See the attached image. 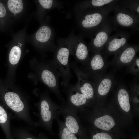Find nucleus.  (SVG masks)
I'll return each mask as SVG.
<instances>
[{"label": "nucleus", "mask_w": 139, "mask_h": 139, "mask_svg": "<svg viewBox=\"0 0 139 139\" xmlns=\"http://www.w3.org/2000/svg\"><path fill=\"white\" fill-rule=\"evenodd\" d=\"M106 58L101 52L94 53L86 64L84 71L96 78L102 76V73L107 66Z\"/></svg>", "instance_id": "9b49d317"}, {"label": "nucleus", "mask_w": 139, "mask_h": 139, "mask_svg": "<svg viewBox=\"0 0 139 139\" xmlns=\"http://www.w3.org/2000/svg\"><path fill=\"white\" fill-rule=\"evenodd\" d=\"M139 49L138 45L128 44L114 55L110 63L117 68L127 66L134 60Z\"/></svg>", "instance_id": "1a4fd4ad"}, {"label": "nucleus", "mask_w": 139, "mask_h": 139, "mask_svg": "<svg viewBox=\"0 0 139 139\" xmlns=\"http://www.w3.org/2000/svg\"><path fill=\"white\" fill-rule=\"evenodd\" d=\"M67 100L64 106L77 114L80 111L82 106L87 103L86 97L81 93L75 84H69L64 87Z\"/></svg>", "instance_id": "0eeeda50"}, {"label": "nucleus", "mask_w": 139, "mask_h": 139, "mask_svg": "<svg viewBox=\"0 0 139 139\" xmlns=\"http://www.w3.org/2000/svg\"><path fill=\"white\" fill-rule=\"evenodd\" d=\"M40 105L42 121L53 135L54 133L52 130L53 121L61 114V105L53 102L47 95L42 96Z\"/></svg>", "instance_id": "423d86ee"}, {"label": "nucleus", "mask_w": 139, "mask_h": 139, "mask_svg": "<svg viewBox=\"0 0 139 139\" xmlns=\"http://www.w3.org/2000/svg\"><path fill=\"white\" fill-rule=\"evenodd\" d=\"M60 110L65 126L71 132L78 136L79 139H81L82 128L77 114L61 105Z\"/></svg>", "instance_id": "f8f14e48"}, {"label": "nucleus", "mask_w": 139, "mask_h": 139, "mask_svg": "<svg viewBox=\"0 0 139 139\" xmlns=\"http://www.w3.org/2000/svg\"><path fill=\"white\" fill-rule=\"evenodd\" d=\"M58 126V136L59 139H79L76 136L71 132L65 126L64 122L57 117L55 119Z\"/></svg>", "instance_id": "a211bd4d"}, {"label": "nucleus", "mask_w": 139, "mask_h": 139, "mask_svg": "<svg viewBox=\"0 0 139 139\" xmlns=\"http://www.w3.org/2000/svg\"><path fill=\"white\" fill-rule=\"evenodd\" d=\"M53 32L49 26H41L37 32L35 38L37 41L43 46H45L46 44L51 43L53 39Z\"/></svg>", "instance_id": "dca6fc26"}, {"label": "nucleus", "mask_w": 139, "mask_h": 139, "mask_svg": "<svg viewBox=\"0 0 139 139\" xmlns=\"http://www.w3.org/2000/svg\"><path fill=\"white\" fill-rule=\"evenodd\" d=\"M117 1L115 4L112 11L114 15L111 18L117 28L118 25L122 27L138 31L139 16L134 12L121 6Z\"/></svg>", "instance_id": "39448f33"}, {"label": "nucleus", "mask_w": 139, "mask_h": 139, "mask_svg": "<svg viewBox=\"0 0 139 139\" xmlns=\"http://www.w3.org/2000/svg\"><path fill=\"white\" fill-rule=\"evenodd\" d=\"M132 33L119 31L110 36L102 50L103 55L106 58L115 55L128 44Z\"/></svg>", "instance_id": "6e6552de"}, {"label": "nucleus", "mask_w": 139, "mask_h": 139, "mask_svg": "<svg viewBox=\"0 0 139 139\" xmlns=\"http://www.w3.org/2000/svg\"><path fill=\"white\" fill-rule=\"evenodd\" d=\"M116 28L111 18L109 17L91 37L88 47L89 51L94 54L101 52L110 37L111 33Z\"/></svg>", "instance_id": "20e7f679"}, {"label": "nucleus", "mask_w": 139, "mask_h": 139, "mask_svg": "<svg viewBox=\"0 0 139 139\" xmlns=\"http://www.w3.org/2000/svg\"><path fill=\"white\" fill-rule=\"evenodd\" d=\"M51 62L59 72L62 79L61 84L64 87L68 85L72 75L69 63L70 55V36L59 41Z\"/></svg>", "instance_id": "7ed1b4c3"}, {"label": "nucleus", "mask_w": 139, "mask_h": 139, "mask_svg": "<svg viewBox=\"0 0 139 139\" xmlns=\"http://www.w3.org/2000/svg\"><path fill=\"white\" fill-rule=\"evenodd\" d=\"M119 104L122 109L126 112L130 109L129 99L128 93L125 89L121 88L119 90L117 94Z\"/></svg>", "instance_id": "6ab92c4d"}, {"label": "nucleus", "mask_w": 139, "mask_h": 139, "mask_svg": "<svg viewBox=\"0 0 139 139\" xmlns=\"http://www.w3.org/2000/svg\"><path fill=\"white\" fill-rule=\"evenodd\" d=\"M95 87H97L98 94L102 96L107 95L114 84L112 76L108 75L99 78H95Z\"/></svg>", "instance_id": "ddd939ff"}, {"label": "nucleus", "mask_w": 139, "mask_h": 139, "mask_svg": "<svg viewBox=\"0 0 139 139\" xmlns=\"http://www.w3.org/2000/svg\"><path fill=\"white\" fill-rule=\"evenodd\" d=\"M117 0H91L82 1L79 3L76 7V11L89 8L102 7L114 3Z\"/></svg>", "instance_id": "2eb2a0df"}, {"label": "nucleus", "mask_w": 139, "mask_h": 139, "mask_svg": "<svg viewBox=\"0 0 139 139\" xmlns=\"http://www.w3.org/2000/svg\"><path fill=\"white\" fill-rule=\"evenodd\" d=\"M6 11L3 5L0 2V18H2L5 16Z\"/></svg>", "instance_id": "a878e982"}, {"label": "nucleus", "mask_w": 139, "mask_h": 139, "mask_svg": "<svg viewBox=\"0 0 139 139\" xmlns=\"http://www.w3.org/2000/svg\"><path fill=\"white\" fill-rule=\"evenodd\" d=\"M5 102L9 107L17 112H20L24 108V105L19 95L14 92H9L5 94L4 97Z\"/></svg>", "instance_id": "4468645a"}, {"label": "nucleus", "mask_w": 139, "mask_h": 139, "mask_svg": "<svg viewBox=\"0 0 139 139\" xmlns=\"http://www.w3.org/2000/svg\"><path fill=\"white\" fill-rule=\"evenodd\" d=\"M94 124L98 128L108 131L114 127L115 123L111 117L108 115H105L95 119Z\"/></svg>", "instance_id": "f3484780"}, {"label": "nucleus", "mask_w": 139, "mask_h": 139, "mask_svg": "<svg viewBox=\"0 0 139 139\" xmlns=\"http://www.w3.org/2000/svg\"><path fill=\"white\" fill-rule=\"evenodd\" d=\"M133 101L135 103H138L139 102V100L136 97H135L133 99Z\"/></svg>", "instance_id": "bb28decb"}, {"label": "nucleus", "mask_w": 139, "mask_h": 139, "mask_svg": "<svg viewBox=\"0 0 139 139\" xmlns=\"http://www.w3.org/2000/svg\"><path fill=\"white\" fill-rule=\"evenodd\" d=\"M8 119L7 113L4 108L0 105V124L4 127Z\"/></svg>", "instance_id": "b1692460"}, {"label": "nucleus", "mask_w": 139, "mask_h": 139, "mask_svg": "<svg viewBox=\"0 0 139 139\" xmlns=\"http://www.w3.org/2000/svg\"><path fill=\"white\" fill-rule=\"evenodd\" d=\"M92 139H112L111 137L108 134L104 133H97L94 135Z\"/></svg>", "instance_id": "393cba45"}, {"label": "nucleus", "mask_w": 139, "mask_h": 139, "mask_svg": "<svg viewBox=\"0 0 139 139\" xmlns=\"http://www.w3.org/2000/svg\"><path fill=\"white\" fill-rule=\"evenodd\" d=\"M26 139H33L31 138H27Z\"/></svg>", "instance_id": "cd10ccee"}, {"label": "nucleus", "mask_w": 139, "mask_h": 139, "mask_svg": "<svg viewBox=\"0 0 139 139\" xmlns=\"http://www.w3.org/2000/svg\"><path fill=\"white\" fill-rule=\"evenodd\" d=\"M127 71L134 75L136 77L139 76V58L136 56L133 61L126 66Z\"/></svg>", "instance_id": "5701e85b"}, {"label": "nucleus", "mask_w": 139, "mask_h": 139, "mask_svg": "<svg viewBox=\"0 0 139 139\" xmlns=\"http://www.w3.org/2000/svg\"><path fill=\"white\" fill-rule=\"evenodd\" d=\"M7 5L10 11L14 14L20 13L23 8V4L22 0H9L7 2Z\"/></svg>", "instance_id": "4be33fe9"}, {"label": "nucleus", "mask_w": 139, "mask_h": 139, "mask_svg": "<svg viewBox=\"0 0 139 139\" xmlns=\"http://www.w3.org/2000/svg\"><path fill=\"white\" fill-rule=\"evenodd\" d=\"M88 47L81 36H70V55L76 60L86 64L90 59Z\"/></svg>", "instance_id": "9d476101"}, {"label": "nucleus", "mask_w": 139, "mask_h": 139, "mask_svg": "<svg viewBox=\"0 0 139 139\" xmlns=\"http://www.w3.org/2000/svg\"><path fill=\"white\" fill-rule=\"evenodd\" d=\"M21 54V50L19 47L14 46L11 49L9 55V61L11 69L15 68L17 65L20 59Z\"/></svg>", "instance_id": "aec40b11"}, {"label": "nucleus", "mask_w": 139, "mask_h": 139, "mask_svg": "<svg viewBox=\"0 0 139 139\" xmlns=\"http://www.w3.org/2000/svg\"><path fill=\"white\" fill-rule=\"evenodd\" d=\"M35 63L36 71L39 79L56 95L61 105L64 106L65 101L59 89V79L60 75L58 70L51 61Z\"/></svg>", "instance_id": "f03ea898"}, {"label": "nucleus", "mask_w": 139, "mask_h": 139, "mask_svg": "<svg viewBox=\"0 0 139 139\" xmlns=\"http://www.w3.org/2000/svg\"><path fill=\"white\" fill-rule=\"evenodd\" d=\"M117 2L102 7L77 11L79 25L83 34L91 37L102 23L109 17Z\"/></svg>", "instance_id": "f257e3e1"}, {"label": "nucleus", "mask_w": 139, "mask_h": 139, "mask_svg": "<svg viewBox=\"0 0 139 139\" xmlns=\"http://www.w3.org/2000/svg\"><path fill=\"white\" fill-rule=\"evenodd\" d=\"M118 2L121 6L139 16V0H118Z\"/></svg>", "instance_id": "412c9836"}]
</instances>
